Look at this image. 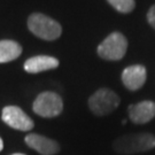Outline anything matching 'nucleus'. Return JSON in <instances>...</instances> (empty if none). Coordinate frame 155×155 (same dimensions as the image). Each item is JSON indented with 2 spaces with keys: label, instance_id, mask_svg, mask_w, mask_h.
<instances>
[{
  "label": "nucleus",
  "instance_id": "7",
  "mask_svg": "<svg viewBox=\"0 0 155 155\" xmlns=\"http://www.w3.org/2000/svg\"><path fill=\"white\" fill-rule=\"evenodd\" d=\"M24 141L30 148L35 150L41 155H55L60 150V145L58 141L37 133L28 134Z\"/></svg>",
  "mask_w": 155,
  "mask_h": 155
},
{
  "label": "nucleus",
  "instance_id": "14",
  "mask_svg": "<svg viewBox=\"0 0 155 155\" xmlns=\"http://www.w3.org/2000/svg\"><path fill=\"white\" fill-rule=\"evenodd\" d=\"M4 150V141H2V139L0 138V152Z\"/></svg>",
  "mask_w": 155,
  "mask_h": 155
},
{
  "label": "nucleus",
  "instance_id": "12",
  "mask_svg": "<svg viewBox=\"0 0 155 155\" xmlns=\"http://www.w3.org/2000/svg\"><path fill=\"white\" fill-rule=\"evenodd\" d=\"M109 2V5L113 6L117 12L127 14L131 13L136 7L134 0H107Z\"/></svg>",
  "mask_w": 155,
  "mask_h": 155
},
{
  "label": "nucleus",
  "instance_id": "15",
  "mask_svg": "<svg viewBox=\"0 0 155 155\" xmlns=\"http://www.w3.org/2000/svg\"><path fill=\"white\" fill-rule=\"evenodd\" d=\"M12 155H25V154H22V153H15V154H12Z\"/></svg>",
  "mask_w": 155,
  "mask_h": 155
},
{
  "label": "nucleus",
  "instance_id": "5",
  "mask_svg": "<svg viewBox=\"0 0 155 155\" xmlns=\"http://www.w3.org/2000/svg\"><path fill=\"white\" fill-rule=\"evenodd\" d=\"M32 110L45 118L56 117L63 110V101L58 93L46 91L39 94L33 101Z\"/></svg>",
  "mask_w": 155,
  "mask_h": 155
},
{
  "label": "nucleus",
  "instance_id": "13",
  "mask_svg": "<svg viewBox=\"0 0 155 155\" xmlns=\"http://www.w3.org/2000/svg\"><path fill=\"white\" fill-rule=\"evenodd\" d=\"M147 21L150 24V27L155 30V5L152 6L147 13Z\"/></svg>",
  "mask_w": 155,
  "mask_h": 155
},
{
  "label": "nucleus",
  "instance_id": "4",
  "mask_svg": "<svg viewBox=\"0 0 155 155\" xmlns=\"http://www.w3.org/2000/svg\"><path fill=\"white\" fill-rule=\"evenodd\" d=\"M127 40L121 32H113L98 46V55L107 61H118L124 58Z\"/></svg>",
  "mask_w": 155,
  "mask_h": 155
},
{
  "label": "nucleus",
  "instance_id": "10",
  "mask_svg": "<svg viewBox=\"0 0 155 155\" xmlns=\"http://www.w3.org/2000/svg\"><path fill=\"white\" fill-rule=\"evenodd\" d=\"M60 64L56 58L50 55L32 56L24 62V70L29 74H38L51 69H55Z\"/></svg>",
  "mask_w": 155,
  "mask_h": 155
},
{
  "label": "nucleus",
  "instance_id": "1",
  "mask_svg": "<svg viewBox=\"0 0 155 155\" xmlns=\"http://www.w3.org/2000/svg\"><path fill=\"white\" fill-rule=\"evenodd\" d=\"M155 136L148 132L121 136L113 143V148L120 154H136L153 150Z\"/></svg>",
  "mask_w": 155,
  "mask_h": 155
},
{
  "label": "nucleus",
  "instance_id": "11",
  "mask_svg": "<svg viewBox=\"0 0 155 155\" xmlns=\"http://www.w3.org/2000/svg\"><path fill=\"white\" fill-rule=\"evenodd\" d=\"M22 54V46L14 40H0V63H7Z\"/></svg>",
  "mask_w": 155,
  "mask_h": 155
},
{
  "label": "nucleus",
  "instance_id": "3",
  "mask_svg": "<svg viewBox=\"0 0 155 155\" xmlns=\"http://www.w3.org/2000/svg\"><path fill=\"white\" fill-rule=\"evenodd\" d=\"M121 104V99L114 91L109 89H99L89 99L90 110L95 116H106L116 110Z\"/></svg>",
  "mask_w": 155,
  "mask_h": 155
},
{
  "label": "nucleus",
  "instance_id": "2",
  "mask_svg": "<svg viewBox=\"0 0 155 155\" xmlns=\"http://www.w3.org/2000/svg\"><path fill=\"white\" fill-rule=\"evenodd\" d=\"M28 28L38 38L44 40H55L62 33L60 23L41 13H33L28 18Z\"/></svg>",
  "mask_w": 155,
  "mask_h": 155
},
{
  "label": "nucleus",
  "instance_id": "8",
  "mask_svg": "<svg viewBox=\"0 0 155 155\" xmlns=\"http://www.w3.org/2000/svg\"><path fill=\"white\" fill-rule=\"evenodd\" d=\"M147 71L141 64H133L125 68L122 72V82L124 86L130 91H137L146 82Z\"/></svg>",
  "mask_w": 155,
  "mask_h": 155
},
{
  "label": "nucleus",
  "instance_id": "9",
  "mask_svg": "<svg viewBox=\"0 0 155 155\" xmlns=\"http://www.w3.org/2000/svg\"><path fill=\"white\" fill-rule=\"evenodd\" d=\"M129 117L136 124H144L152 121L155 117V102L145 100L136 105L127 107Z\"/></svg>",
  "mask_w": 155,
  "mask_h": 155
},
{
  "label": "nucleus",
  "instance_id": "6",
  "mask_svg": "<svg viewBox=\"0 0 155 155\" xmlns=\"http://www.w3.org/2000/svg\"><path fill=\"white\" fill-rule=\"evenodd\" d=\"M1 120L9 127L20 131H30L35 125L32 120L17 106H6L1 113Z\"/></svg>",
  "mask_w": 155,
  "mask_h": 155
}]
</instances>
